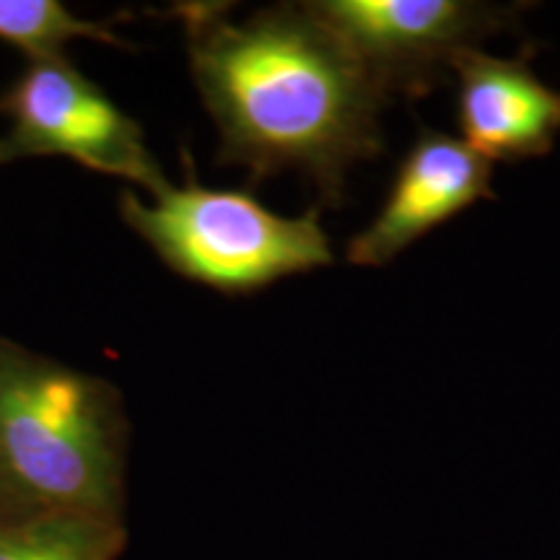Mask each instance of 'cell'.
Returning <instances> with one entry per match:
<instances>
[{"label":"cell","mask_w":560,"mask_h":560,"mask_svg":"<svg viewBox=\"0 0 560 560\" xmlns=\"http://www.w3.org/2000/svg\"><path fill=\"white\" fill-rule=\"evenodd\" d=\"M192 79L221 132V164L262 179L306 174L330 206L353 164L384 149L387 94L353 50L304 5L234 24L219 5H185Z\"/></svg>","instance_id":"obj_1"},{"label":"cell","mask_w":560,"mask_h":560,"mask_svg":"<svg viewBox=\"0 0 560 560\" xmlns=\"http://www.w3.org/2000/svg\"><path fill=\"white\" fill-rule=\"evenodd\" d=\"M122 444L107 382L0 338V514L120 520Z\"/></svg>","instance_id":"obj_2"},{"label":"cell","mask_w":560,"mask_h":560,"mask_svg":"<svg viewBox=\"0 0 560 560\" xmlns=\"http://www.w3.org/2000/svg\"><path fill=\"white\" fill-rule=\"evenodd\" d=\"M122 520L73 511L0 514V560H115Z\"/></svg>","instance_id":"obj_8"},{"label":"cell","mask_w":560,"mask_h":560,"mask_svg":"<svg viewBox=\"0 0 560 560\" xmlns=\"http://www.w3.org/2000/svg\"><path fill=\"white\" fill-rule=\"evenodd\" d=\"M478 200H495L488 161L465 140L423 130L397 166L380 215L348 242V262L382 268Z\"/></svg>","instance_id":"obj_6"},{"label":"cell","mask_w":560,"mask_h":560,"mask_svg":"<svg viewBox=\"0 0 560 560\" xmlns=\"http://www.w3.org/2000/svg\"><path fill=\"white\" fill-rule=\"evenodd\" d=\"M120 200L122 219L156 255L195 283L223 293H252L285 276L332 265L317 210L280 215L242 190H213L190 182Z\"/></svg>","instance_id":"obj_3"},{"label":"cell","mask_w":560,"mask_h":560,"mask_svg":"<svg viewBox=\"0 0 560 560\" xmlns=\"http://www.w3.org/2000/svg\"><path fill=\"white\" fill-rule=\"evenodd\" d=\"M0 39L24 50L32 60L62 58V47L73 39L125 47V39L107 26L79 19L58 0H0Z\"/></svg>","instance_id":"obj_9"},{"label":"cell","mask_w":560,"mask_h":560,"mask_svg":"<svg viewBox=\"0 0 560 560\" xmlns=\"http://www.w3.org/2000/svg\"><path fill=\"white\" fill-rule=\"evenodd\" d=\"M306 9L346 42L387 96H423L444 83L452 55L516 19V9L462 0H319Z\"/></svg>","instance_id":"obj_5"},{"label":"cell","mask_w":560,"mask_h":560,"mask_svg":"<svg viewBox=\"0 0 560 560\" xmlns=\"http://www.w3.org/2000/svg\"><path fill=\"white\" fill-rule=\"evenodd\" d=\"M520 58H493L478 47L452 55L450 70L459 79L457 112L465 143L488 161L537 159L552 151L560 132V91L545 86Z\"/></svg>","instance_id":"obj_7"},{"label":"cell","mask_w":560,"mask_h":560,"mask_svg":"<svg viewBox=\"0 0 560 560\" xmlns=\"http://www.w3.org/2000/svg\"><path fill=\"white\" fill-rule=\"evenodd\" d=\"M9 130L0 164L30 156H66L86 170L136 182L156 195L170 187L145 145L143 130L66 58L32 60L0 94Z\"/></svg>","instance_id":"obj_4"}]
</instances>
